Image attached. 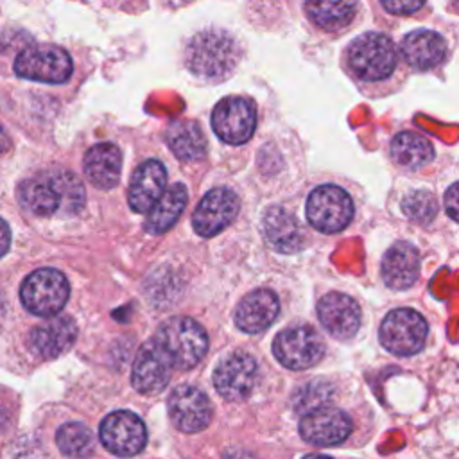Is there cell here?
Returning <instances> with one entry per match:
<instances>
[{
    "label": "cell",
    "instance_id": "cell-1",
    "mask_svg": "<svg viewBox=\"0 0 459 459\" xmlns=\"http://www.w3.org/2000/svg\"><path fill=\"white\" fill-rule=\"evenodd\" d=\"M22 204L34 215H66L77 213L84 204L82 183L68 170L47 172L34 176L20 186Z\"/></svg>",
    "mask_w": 459,
    "mask_h": 459
},
{
    "label": "cell",
    "instance_id": "cell-2",
    "mask_svg": "<svg viewBox=\"0 0 459 459\" xmlns=\"http://www.w3.org/2000/svg\"><path fill=\"white\" fill-rule=\"evenodd\" d=\"M240 59L237 39L221 29L197 32L186 47V65L190 72L204 81L228 77Z\"/></svg>",
    "mask_w": 459,
    "mask_h": 459
},
{
    "label": "cell",
    "instance_id": "cell-3",
    "mask_svg": "<svg viewBox=\"0 0 459 459\" xmlns=\"http://www.w3.org/2000/svg\"><path fill=\"white\" fill-rule=\"evenodd\" d=\"M350 70L362 82H384L394 75L400 56L391 38L380 32H364L346 50Z\"/></svg>",
    "mask_w": 459,
    "mask_h": 459
},
{
    "label": "cell",
    "instance_id": "cell-4",
    "mask_svg": "<svg viewBox=\"0 0 459 459\" xmlns=\"http://www.w3.org/2000/svg\"><path fill=\"white\" fill-rule=\"evenodd\" d=\"M165 350L174 368H194L208 350V335L204 328L192 317L179 316L163 321L154 335Z\"/></svg>",
    "mask_w": 459,
    "mask_h": 459
},
{
    "label": "cell",
    "instance_id": "cell-5",
    "mask_svg": "<svg viewBox=\"0 0 459 459\" xmlns=\"http://www.w3.org/2000/svg\"><path fill=\"white\" fill-rule=\"evenodd\" d=\"M70 285L63 273L52 267L30 273L20 289L23 307L41 317H54L68 301Z\"/></svg>",
    "mask_w": 459,
    "mask_h": 459
},
{
    "label": "cell",
    "instance_id": "cell-6",
    "mask_svg": "<svg viewBox=\"0 0 459 459\" xmlns=\"http://www.w3.org/2000/svg\"><path fill=\"white\" fill-rule=\"evenodd\" d=\"M429 335L425 317L412 308H394L380 323V344L398 357L418 353Z\"/></svg>",
    "mask_w": 459,
    "mask_h": 459
},
{
    "label": "cell",
    "instance_id": "cell-7",
    "mask_svg": "<svg viewBox=\"0 0 459 459\" xmlns=\"http://www.w3.org/2000/svg\"><path fill=\"white\" fill-rule=\"evenodd\" d=\"M13 68L18 77L61 84L72 75V59L61 47L32 45L14 57Z\"/></svg>",
    "mask_w": 459,
    "mask_h": 459
},
{
    "label": "cell",
    "instance_id": "cell-8",
    "mask_svg": "<svg viewBox=\"0 0 459 459\" xmlns=\"http://www.w3.org/2000/svg\"><path fill=\"white\" fill-rule=\"evenodd\" d=\"M305 213L317 231L337 233L350 224L353 217V201L344 188L321 185L310 192Z\"/></svg>",
    "mask_w": 459,
    "mask_h": 459
},
{
    "label": "cell",
    "instance_id": "cell-9",
    "mask_svg": "<svg viewBox=\"0 0 459 459\" xmlns=\"http://www.w3.org/2000/svg\"><path fill=\"white\" fill-rule=\"evenodd\" d=\"M273 353L289 369H307L319 362L325 344L319 333L307 325L281 330L273 341Z\"/></svg>",
    "mask_w": 459,
    "mask_h": 459
},
{
    "label": "cell",
    "instance_id": "cell-10",
    "mask_svg": "<svg viewBox=\"0 0 459 459\" xmlns=\"http://www.w3.org/2000/svg\"><path fill=\"white\" fill-rule=\"evenodd\" d=\"M212 127L226 143H246L256 127L255 104L249 99L237 95L224 97L212 111Z\"/></svg>",
    "mask_w": 459,
    "mask_h": 459
},
{
    "label": "cell",
    "instance_id": "cell-11",
    "mask_svg": "<svg viewBox=\"0 0 459 459\" xmlns=\"http://www.w3.org/2000/svg\"><path fill=\"white\" fill-rule=\"evenodd\" d=\"M100 443L115 455L129 457L143 450L147 430L143 421L131 411H115L108 414L99 429Z\"/></svg>",
    "mask_w": 459,
    "mask_h": 459
},
{
    "label": "cell",
    "instance_id": "cell-12",
    "mask_svg": "<svg viewBox=\"0 0 459 459\" xmlns=\"http://www.w3.org/2000/svg\"><path fill=\"white\" fill-rule=\"evenodd\" d=\"M258 377V366L249 353L235 351L224 357L213 371L217 393L230 402L244 400L251 394Z\"/></svg>",
    "mask_w": 459,
    "mask_h": 459
},
{
    "label": "cell",
    "instance_id": "cell-13",
    "mask_svg": "<svg viewBox=\"0 0 459 459\" xmlns=\"http://www.w3.org/2000/svg\"><path fill=\"white\" fill-rule=\"evenodd\" d=\"M240 201L230 188L217 186L204 194L192 215V226L201 237H213L222 231L238 213Z\"/></svg>",
    "mask_w": 459,
    "mask_h": 459
},
{
    "label": "cell",
    "instance_id": "cell-14",
    "mask_svg": "<svg viewBox=\"0 0 459 459\" xmlns=\"http://www.w3.org/2000/svg\"><path fill=\"white\" fill-rule=\"evenodd\" d=\"M169 416L181 432H199L208 427L212 420V403L208 396L195 385H178L169 400Z\"/></svg>",
    "mask_w": 459,
    "mask_h": 459
},
{
    "label": "cell",
    "instance_id": "cell-15",
    "mask_svg": "<svg viewBox=\"0 0 459 459\" xmlns=\"http://www.w3.org/2000/svg\"><path fill=\"white\" fill-rule=\"evenodd\" d=\"M170 369H172V360L169 359L165 350L158 344V341L152 337L143 346H140L134 357L133 373H131L133 387L143 394L158 393L167 385L170 378Z\"/></svg>",
    "mask_w": 459,
    "mask_h": 459
},
{
    "label": "cell",
    "instance_id": "cell-16",
    "mask_svg": "<svg viewBox=\"0 0 459 459\" xmlns=\"http://www.w3.org/2000/svg\"><path fill=\"white\" fill-rule=\"evenodd\" d=\"M351 432L350 416L335 407H321L303 414L299 421L301 437L316 446H333L342 443Z\"/></svg>",
    "mask_w": 459,
    "mask_h": 459
},
{
    "label": "cell",
    "instance_id": "cell-17",
    "mask_svg": "<svg viewBox=\"0 0 459 459\" xmlns=\"http://www.w3.org/2000/svg\"><path fill=\"white\" fill-rule=\"evenodd\" d=\"M317 317L325 330L337 339H350L360 326L359 303L342 292H328L317 303Z\"/></svg>",
    "mask_w": 459,
    "mask_h": 459
},
{
    "label": "cell",
    "instance_id": "cell-18",
    "mask_svg": "<svg viewBox=\"0 0 459 459\" xmlns=\"http://www.w3.org/2000/svg\"><path fill=\"white\" fill-rule=\"evenodd\" d=\"M167 185V170L161 161L147 160L136 167L131 176L127 201L133 212L143 213L151 212L152 206L165 194Z\"/></svg>",
    "mask_w": 459,
    "mask_h": 459
},
{
    "label": "cell",
    "instance_id": "cell-19",
    "mask_svg": "<svg viewBox=\"0 0 459 459\" xmlns=\"http://www.w3.org/2000/svg\"><path fill=\"white\" fill-rule=\"evenodd\" d=\"M403 61L420 72L437 68L446 59V41L430 29H416L403 36L400 43Z\"/></svg>",
    "mask_w": 459,
    "mask_h": 459
},
{
    "label": "cell",
    "instance_id": "cell-20",
    "mask_svg": "<svg viewBox=\"0 0 459 459\" xmlns=\"http://www.w3.org/2000/svg\"><path fill=\"white\" fill-rule=\"evenodd\" d=\"M280 312L278 296L271 289H256L246 294L235 308V325L246 333L267 330Z\"/></svg>",
    "mask_w": 459,
    "mask_h": 459
},
{
    "label": "cell",
    "instance_id": "cell-21",
    "mask_svg": "<svg viewBox=\"0 0 459 459\" xmlns=\"http://www.w3.org/2000/svg\"><path fill=\"white\" fill-rule=\"evenodd\" d=\"M384 283L393 290H405L412 287L420 276V253L409 242L393 244L380 265Z\"/></svg>",
    "mask_w": 459,
    "mask_h": 459
},
{
    "label": "cell",
    "instance_id": "cell-22",
    "mask_svg": "<svg viewBox=\"0 0 459 459\" xmlns=\"http://www.w3.org/2000/svg\"><path fill=\"white\" fill-rule=\"evenodd\" d=\"M77 326L68 316H54L30 332V348L41 359H56L75 341Z\"/></svg>",
    "mask_w": 459,
    "mask_h": 459
},
{
    "label": "cell",
    "instance_id": "cell-23",
    "mask_svg": "<svg viewBox=\"0 0 459 459\" xmlns=\"http://www.w3.org/2000/svg\"><path fill=\"white\" fill-rule=\"evenodd\" d=\"M262 231L267 244L278 253L290 255L303 246V231L298 219L280 206H273L265 212Z\"/></svg>",
    "mask_w": 459,
    "mask_h": 459
},
{
    "label": "cell",
    "instance_id": "cell-24",
    "mask_svg": "<svg viewBox=\"0 0 459 459\" xmlns=\"http://www.w3.org/2000/svg\"><path fill=\"white\" fill-rule=\"evenodd\" d=\"M120 169L122 154L113 143H95L84 154V172L97 188H113L120 179Z\"/></svg>",
    "mask_w": 459,
    "mask_h": 459
},
{
    "label": "cell",
    "instance_id": "cell-25",
    "mask_svg": "<svg viewBox=\"0 0 459 459\" xmlns=\"http://www.w3.org/2000/svg\"><path fill=\"white\" fill-rule=\"evenodd\" d=\"M188 201V192L183 183H176L165 190L161 199L152 206L145 219V230L152 235L165 233L176 224Z\"/></svg>",
    "mask_w": 459,
    "mask_h": 459
},
{
    "label": "cell",
    "instance_id": "cell-26",
    "mask_svg": "<svg viewBox=\"0 0 459 459\" xmlns=\"http://www.w3.org/2000/svg\"><path fill=\"white\" fill-rule=\"evenodd\" d=\"M167 143L183 161H195L206 152V136L194 120L172 122L167 129Z\"/></svg>",
    "mask_w": 459,
    "mask_h": 459
},
{
    "label": "cell",
    "instance_id": "cell-27",
    "mask_svg": "<svg viewBox=\"0 0 459 459\" xmlns=\"http://www.w3.org/2000/svg\"><path fill=\"white\" fill-rule=\"evenodd\" d=\"M394 163L405 169H420L434 158V147L429 138L414 131H402L393 136L389 145Z\"/></svg>",
    "mask_w": 459,
    "mask_h": 459
},
{
    "label": "cell",
    "instance_id": "cell-28",
    "mask_svg": "<svg viewBox=\"0 0 459 459\" xmlns=\"http://www.w3.org/2000/svg\"><path fill=\"white\" fill-rule=\"evenodd\" d=\"M305 9L310 20L325 29V30H337L346 27L357 9L355 2H307Z\"/></svg>",
    "mask_w": 459,
    "mask_h": 459
},
{
    "label": "cell",
    "instance_id": "cell-29",
    "mask_svg": "<svg viewBox=\"0 0 459 459\" xmlns=\"http://www.w3.org/2000/svg\"><path fill=\"white\" fill-rule=\"evenodd\" d=\"M56 443L59 450L68 457H86L93 450V436L90 429L82 423H65L56 434Z\"/></svg>",
    "mask_w": 459,
    "mask_h": 459
},
{
    "label": "cell",
    "instance_id": "cell-30",
    "mask_svg": "<svg viewBox=\"0 0 459 459\" xmlns=\"http://www.w3.org/2000/svg\"><path fill=\"white\" fill-rule=\"evenodd\" d=\"M402 210L407 219L418 224H430L437 215V201L429 190H412L403 197Z\"/></svg>",
    "mask_w": 459,
    "mask_h": 459
},
{
    "label": "cell",
    "instance_id": "cell-31",
    "mask_svg": "<svg viewBox=\"0 0 459 459\" xmlns=\"http://www.w3.org/2000/svg\"><path fill=\"white\" fill-rule=\"evenodd\" d=\"M332 396V387L325 382H308L294 394V409L298 412L308 414L316 409L326 407V402Z\"/></svg>",
    "mask_w": 459,
    "mask_h": 459
},
{
    "label": "cell",
    "instance_id": "cell-32",
    "mask_svg": "<svg viewBox=\"0 0 459 459\" xmlns=\"http://www.w3.org/2000/svg\"><path fill=\"white\" fill-rule=\"evenodd\" d=\"M445 208H446V213L455 222H459V181L450 185L448 190L445 192Z\"/></svg>",
    "mask_w": 459,
    "mask_h": 459
},
{
    "label": "cell",
    "instance_id": "cell-33",
    "mask_svg": "<svg viewBox=\"0 0 459 459\" xmlns=\"http://www.w3.org/2000/svg\"><path fill=\"white\" fill-rule=\"evenodd\" d=\"M423 2H382V7L394 14H411L418 9H421Z\"/></svg>",
    "mask_w": 459,
    "mask_h": 459
},
{
    "label": "cell",
    "instance_id": "cell-34",
    "mask_svg": "<svg viewBox=\"0 0 459 459\" xmlns=\"http://www.w3.org/2000/svg\"><path fill=\"white\" fill-rule=\"evenodd\" d=\"M222 459H256V457H253L249 452H242V450H226Z\"/></svg>",
    "mask_w": 459,
    "mask_h": 459
},
{
    "label": "cell",
    "instance_id": "cell-35",
    "mask_svg": "<svg viewBox=\"0 0 459 459\" xmlns=\"http://www.w3.org/2000/svg\"><path fill=\"white\" fill-rule=\"evenodd\" d=\"M303 459H332L328 455H321V454H310V455H305Z\"/></svg>",
    "mask_w": 459,
    "mask_h": 459
}]
</instances>
